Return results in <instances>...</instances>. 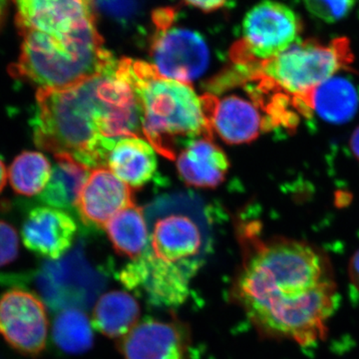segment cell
Here are the masks:
<instances>
[{"label": "cell", "mask_w": 359, "mask_h": 359, "mask_svg": "<svg viewBox=\"0 0 359 359\" xmlns=\"http://www.w3.org/2000/svg\"><path fill=\"white\" fill-rule=\"evenodd\" d=\"M241 233L245 257L236 294L250 320L264 334L302 346L323 339L339 302L327 257L299 241L263 242L254 224Z\"/></svg>", "instance_id": "1"}, {"label": "cell", "mask_w": 359, "mask_h": 359, "mask_svg": "<svg viewBox=\"0 0 359 359\" xmlns=\"http://www.w3.org/2000/svg\"><path fill=\"white\" fill-rule=\"evenodd\" d=\"M117 62L69 88L37 90L33 120L37 147L98 168L107 164L118 141L140 137L138 102Z\"/></svg>", "instance_id": "2"}, {"label": "cell", "mask_w": 359, "mask_h": 359, "mask_svg": "<svg viewBox=\"0 0 359 359\" xmlns=\"http://www.w3.org/2000/svg\"><path fill=\"white\" fill-rule=\"evenodd\" d=\"M145 217L147 248L123 269L120 280L129 289L143 290L152 304L179 306L211 248L205 205L191 194H172L151 203Z\"/></svg>", "instance_id": "3"}, {"label": "cell", "mask_w": 359, "mask_h": 359, "mask_svg": "<svg viewBox=\"0 0 359 359\" xmlns=\"http://www.w3.org/2000/svg\"><path fill=\"white\" fill-rule=\"evenodd\" d=\"M117 69L133 89L144 136L163 157L175 160L190 142L212 138L201 99L190 85L161 76L144 61L122 58Z\"/></svg>", "instance_id": "4"}, {"label": "cell", "mask_w": 359, "mask_h": 359, "mask_svg": "<svg viewBox=\"0 0 359 359\" xmlns=\"http://www.w3.org/2000/svg\"><path fill=\"white\" fill-rule=\"evenodd\" d=\"M21 34L20 56L11 66V73L37 85L39 89L69 88L101 74L117 62L104 47L97 26L66 36L37 32Z\"/></svg>", "instance_id": "5"}, {"label": "cell", "mask_w": 359, "mask_h": 359, "mask_svg": "<svg viewBox=\"0 0 359 359\" xmlns=\"http://www.w3.org/2000/svg\"><path fill=\"white\" fill-rule=\"evenodd\" d=\"M353 60L351 41L346 37L328 43L299 39L275 57L237 68L259 93L287 100L290 96L304 112L311 110L314 90L339 71L351 69Z\"/></svg>", "instance_id": "6"}, {"label": "cell", "mask_w": 359, "mask_h": 359, "mask_svg": "<svg viewBox=\"0 0 359 359\" xmlns=\"http://www.w3.org/2000/svg\"><path fill=\"white\" fill-rule=\"evenodd\" d=\"M302 33L301 18L290 7L263 0L245 14L243 39L231 49V63L244 65L275 57L299 41Z\"/></svg>", "instance_id": "7"}, {"label": "cell", "mask_w": 359, "mask_h": 359, "mask_svg": "<svg viewBox=\"0 0 359 359\" xmlns=\"http://www.w3.org/2000/svg\"><path fill=\"white\" fill-rule=\"evenodd\" d=\"M48 332V313L39 295L15 287L0 297V335L14 351L39 358L46 348Z\"/></svg>", "instance_id": "8"}, {"label": "cell", "mask_w": 359, "mask_h": 359, "mask_svg": "<svg viewBox=\"0 0 359 359\" xmlns=\"http://www.w3.org/2000/svg\"><path fill=\"white\" fill-rule=\"evenodd\" d=\"M248 94V93H247ZM229 92L200 97L208 128L230 145L250 143L271 128L268 117L250 95Z\"/></svg>", "instance_id": "9"}, {"label": "cell", "mask_w": 359, "mask_h": 359, "mask_svg": "<svg viewBox=\"0 0 359 359\" xmlns=\"http://www.w3.org/2000/svg\"><path fill=\"white\" fill-rule=\"evenodd\" d=\"M151 57L161 76L187 83L204 74L210 51L199 33L171 25L156 27Z\"/></svg>", "instance_id": "10"}, {"label": "cell", "mask_w": 359, "mask_h": 359, "mask_svg": "<svg viewBox=\"0 0 359 359\" xmlns=\"http://www.w3.org/2000/svg\"><path fill=\"white\" fill-rule=\"evenodd\" d=\"M135 204L132 188L106 167L94 168L76 203L85 224L104 228L115 215Z\"/></svg>", "instance_id": "11"}, {"label": "cell", "mask_w": 359, "mask_h": 359, "mask_svg": "<svg viewBox=\"0 0 359 359\" xmlns=\"http://www.w3.org/2000/svg\"><path fill=\"white\" fill-rule=\"evenodd\" d=\"M76 231V224L67 212L47 205L28 214L21 237L26 249L33 254L58 259L70 249Z\"/></svg>", "instance_id": "12"}, {"label": "cell", "mask_w": 359, "mask_h": 359, "mask_svg": "<svg viewBox=\"0 0 359 359\" xmlns=\"http://www.w3.org/2000/svg\"><path fill=\"white\" fill-rule=\"evenodd\" d=\"M120 348L124 359H184L187 337L178 323L148 320L123 337Z\"/></svg>", "instance_id": "13"}, {"label": "cell", "mask_w": 359, "mask_h": 359, "mask_svg": "<svg viewBox=\"0 0 359 359\" xmlns=\"http://www.w3.org/2000/svg\"><path fill=\"white\" fill-rule=\"evenodd\" d=\"M228 158L211 137L196 139L181 151L177 159L180 177L188 185L216 188L228 172Z\"/></svg>", "instance_id": "14"}, {"label": "cell", "mask_w": 359, "mask_h": 359, "mask_svg": "<svg viewBox=\"0 0 359 359\" xmlns=\"http://www.w3.org/2000/svg\"><path fill=\"white\" fill-rule=\"evenodd\" d=\"M107 164L118 179L135 189L147 184L157 169L154 148L140 137L118 141L108 156Z\"/></svg>", "instance_id": "15"}, {"label": "cell", "mask_w": 359, "mask_h": 359, "mask_svg": "<svg viewBox=\"0 0 359 359\" xmlns=\"http://www.w3.org/2000/svg\"><path fill=\"white\" fill-rule=\"evenodd\" d=\"M50 179L39 200L48 207L70 209L76 207L78 198L88 179L89 167L68 155L55 156Z\"/></svg>", "instance_id": "16"}, {"label": "cell", "mask_w": 359, "mask_h": 359, "mask_svg": "<svg viewBox=\"0 0 359 359\" xmlns=\"http://www.w3.org/2000/svg\"><path fill=\"white\" fill-rule=\"evenodd\" d=\"M140 318L138 302L127 292H107L97 302L93 311L92 325L100 334L120 339L126 337Z\"/></svg>", "instance_id": "17"}, {"label": "cell", "mask_w": 359, "mask_h": 359, "mask_svg": "<svg viewBox=\"0 0 359 359\" xmlns=\"http://www.w3.org/2000/svg\"><path fill=\"white\" fill-rule=\"evenodd\" d=\"M113 248L120 256L139 259L148 245L145 211L135 204L115 215L104 226Z\"/></svg>", "instance_id": "18"}, {"label": "cell", "mask_w": 359, "mask_h": 359, "mask_svg": "<svg viewBox=\"0 0 359 359\" xmlns=\"http://www.w3.org/2000/svg\"><path fill=\"white\" fill-rule=\"evenodd\" d=\"M359 95L351 81L342 77H332L323 82L311 94V111L325 121L344 123L358 111Z\"/></svg>", "instance_id": "19"}, {"label": "cell", "mask_w": 359, "mask_h": 359, "mask_svg": "<svg viewBox=\"0 0 359 359\" xmlns=\"http://www.w3.org/2000/svg\"><path fill=\"white\" fill-rule=\"evenodd\" d=\"M51 172L50 162L43 154L25 151L14 159L8 177L16 193L32 197L43 192Z\"/></svg>", "instance_id": "20"}, {"label": "cell", "mask_w": 359, "mask_h": 359, "mask_svg": "<svg viewBox=\"0 0 359 359\" xmlns=\"http://www.w3.org/2000/svg\"><path fill=\"white\" fill-rule=\"evenodd\" d=\"M52 335L56 346L71 354L86 353L93 344V332L83 311L68 309L58 314Z\"/></svg>", "instance_id": "21"}, {"label": "cell", "mask_w": 359, "mask_h": 359, "mask_svg": "<svg viewBox=\"0 0 359 359\" xmlns=\"http://www.w3.org/2000/svg\"><path fill=\"white\" fill-rule=\"evenodd\" d=\"M356 1L358 0H304V4L314 18L334 23L346 18Z\"/></svg>", "instance_id": "22"}, {"label": "cell", "mask_w": 359, "mask_h": 359, "mask_svg": "<svg viewBox=\"0 0 359 359\" xmlns=\"http://www.w3.org/2000/svg\"><path fill=\"white\" fill-rule=\"evenodd\" d=\"M20 252V238L11 224L0 221V268L15 261Z\"/></svg>", "instance_id": "23"}, {"label": "cell", "mask_w": 359, "mask_h": 359, "mask_svg": "<svg viewBox=\"0 0 359 359\" xmlns=\"http://www.w3.org/2000/svg\"><path fill=\"white\" fill-rule=\"evenodd\" d=\"M189 6L199 8L205 13L217 11L224 6L226 0H184Z\"/></svg>", "instance_id": "24"}, {"label": "cell", "mask_w": 359, "mask_h": 359, "mask_svg": "<svg viewBox=\"0 0 359 359\" xmlns=\"http://www.w3.org/2000/svg\"><path fill=\"white\" fill-rule=\"evenodd\" d=\"M349 276H351V282L359 290V250L351 257V264H349Z\"/></svg>", "instance_id": "25"}, {"label": "cell", "mask_w": 359, "mask_h": 359, "mask_svg": "<svg viewBox=\"0 0 359 359\" xmlns=\"http://www.w3.org/2000/svg\"><path fill=\"white\" fill-rule=\"evenodd\" d=\"M351 152L354 157L359 161V126L354 130L353 135H351Z\"/></svg>", "instance_id": "26"}, {"label": "cell", "mask_w": 359, "mask_h": 359, "mask_svg": "<svg viewBox=\"0 0 359 359\" xmlns=\"http://www.w3.org/2000/svg\"><path fill=\"white\" fill-rule=\"evenodd\" d=\"M7 176L8 175H7L6 165L0 159V193L2 192V190H4V187L6 185Z\"/></svg>", "instance_id": "27"}, {"label": "cell", "mask_w": 359, "mask_h": 359, "mask_svg": "<svg viewBox=\"0 0 359 359\" xmlns=\"http://www.w3.org/2000/svg\"><path fill=\"white\" fill-rule=\"evenodd\" d=\"M6 6V0H0V18H1L2 13H4V7Z\"/></svg>", "instance_id": "28"}]
</instances>
